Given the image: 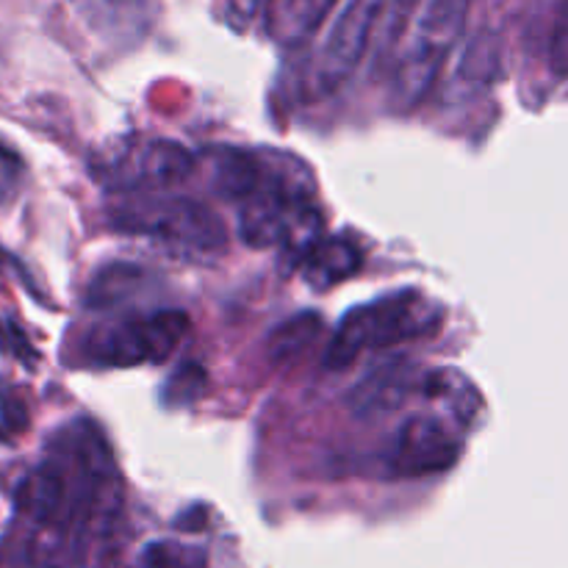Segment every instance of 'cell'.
Returning a JSON list of instances; mask_svg holds the SVG:
<instances>
[{"mask_svg": "<svg viewBox=\"0 0 568 568\" xmlns=\"http://www.w3.org/2000/svg\"><path fill=\"white\" fill-rule=\"evenodd\" d=\"M386 0H349L316 50L305 87L311 98H325L347 83L369 50Z\"/></svg>", "mask_w": 568, "mask_h": 568, "instance_id": "6", "label": "cell"}, {"mask_svg": "<svg viewBox=\"0 0 568 568\" xmlns=\"http://www.w3.org/2000/svg\"><path fill=\"white\" fill-rule=\"evenodd\" d=\"M111 227L144 236L181 255H216L225 250V225L205 203L175 194H125L109 211Z\"/></svg>", "mask_w": 568, "mask_h": 568, "instance_id": "3", "label": "cell"}, {"mask_svg": "<svg viewBox=\"0 0 568 568\" xmlns=\"http://www.w3.org/2000/svg\"><path fill=\"white\" fill-rule=\"evenodd\" d=\"M283 164L286 161L277 164L270 155H258L239 148H214L209 153V172L214 189L222 197L242 200V203H247L250 197L261 192H272V189L305 192L297 178L288 175Z\"/></svg>", "mask_w": 568, "mask_h": 568, "instance_id": "8", "label": "cell"}, {"mask_svg": "<svg viewBox=\"0 0 568 568\" xmlns=\"http://www.w3.org/2000/svg\"><path fill=\"white\" fill-rule=\"evenodd\" d=\"M189 316L181 311H155L144 316H120L100 322L83 338V353L98 366L161 364L186 338Z\"/></svg>", "mask_w": 568, "mask_h": 568, "instance_id": "5", "label": "cell"}, {"mask_svg": "<svg viewBox=\"0 0 568 568\" xmlns=\"http://www.w3.org/2000/svg\"><path fill=\"white\" fill-rule=\"evenodd\" d=\"M148 288V272L133 264H109L89 283L87 303L92 308H116Z\"/></svg>", "mask_w": 568, "mask_h": 568, "instance_id": "15", "label": "cell"}, {"mask_svg": "<svg viewBox=\"0 0 568 568\" xmlns=\"http://www.w3.org/2000/svg\"><path fill=\"white\" fill-rule=\"evenodd\" d=\"M338 0H264V28L281 48L305 44L331 17Z\"/></svg>", "mask_w": 568, "mask_h": 568, "instance_id": "10", "label": "cell"}, {"mask_svg": "<svg viewBox=\"0 0 568 568\" xmlns=\"http://www.w3.org/2000/svg\"><path fill=\"white\" fill-rule=\"evenodd\" d=\"M78 20L98 39L131 44L150 28V0H67Z\"/></svg>", "mask_w": 568, "mask_h": 568, "instance_id": "9", "label": "cell"}, {"mask_svg": "<svg viewBox=\"0 0 568 568\" xmlns=\"http://www.w3.org/2000/svg\"><path fill=\"white\" fill-rule=\"evenodd\" d=\"M136 568H205V558L197 549L172 541H155L142 549Z\"/></svg>", "mask_w": 568, "mask_h": 568, "instance_id": "16", "label": "cell"}, {"mask_svg": "<svg viewBox=\"0 0 568 568\" xmlns=\"http://www.w3.org/2000/svg\"><path fill=\"white\" fill-rule=\"evenodd\" d=\"M549 64L560 78H568V0H560L549 37Z\"/></svg>", "mask_w": 568, "mask_h": 568, "instance_id": "17", "label": "cell"}, {"mask_svg": "<svg viewBox=\"0 0 568 568\" xmlns=\"http://www.w3.org/2000/svg\"><path fill=\"white\" fill-rule=\"evenodd\" d=\"M460 438L438 416H410L399 425L388 449V469L397 477H427L453 469Z\"/></svg>", "mask_w": 568, "mask_h": 568, "instance_id": "7", "label": "cell"}, {"mask_svg": "<svg viewBox=\"0 0 568 568\" xmlns=\"http://www.w3.org/2000/svg\"><path fill=\"white\" fill-rule=\"evenodd\" d=\"M364 264V253L353 239L342 236H322L308 253L300 258L303 266V277L314 288L336 286V283L347 281Z\"/></svg>", "mask_w": 568, "mask_h": 568, "instance_id": "12", "label": "cell"}, {"mask_svg": "<svg viewBox=\"0 0 568 568\" xmlns=\"http://www.w3.org/2000/svg\"><path fill=\"white\" fill-rule=\"evenodd\" d=\"M22 181V161L0 144V205L9 203Z\"/></svg>", "mask_w": 568, "mask_h": 568, "instance_id": "18", "label": "cell"}, {"mask_svg": "<svg viewBox=\"0 0 568 568\" xmlns=\"http://www.w3.org/2000/svg\"><path fill=\"white\" fill-rule=\"evenodd\" d=\"M444 308L436 300L425 297L416 288L386 294V297L349 311L338 322L325 353L327 369H347L366 349L394 347V344L416 342L438 331Z\"/></svg>", "mask_w": 568, "mask_h": 568, "instance_id": "2", "label": "cell"}, {"mask_svg": "<svg viewBox=\"0 0 568 568\" xmlns=\"http://www.w3.org/2000/svg\"><path fill=\"white\" fill-rule=\"evenodd\" d=\"M466 11L469 0H397V20L388 28L394 109H416L433 92L444 61L464 37Z\"/></svg>", "mask_w": 568, "mask_h": 568, "instance_id": "1", "label": "cell"}, {"mask_svg": "<svg viewBox=\"0 0 568 568\" xmlns=\"http://www.w3.org/2000/svg\"><path fill=\"white\" fill-rule=\"evenodd\" d=\"M26 349L31 347L22 342V336H17L14 327H9L3 320H0V353H14L20 355V358H26Z\"/></svg>", "mask_w": 568, "mask_h": 568, "instance_id": "19", "label": "cell"}, {"mask_svg": "<svg viewBox=\"0 0 568 568\" xmlns=\"http://www.w3.org/2000/svg\"><path fill=\"white\" fill-rule=\"evenodd\" d=\"M422 394L438 408L447 410L455 425L466 427L477 419L483 408V397L475 383L458 369H433L422 381Z\"/></svg>", "mask_w": 568, "mask_h": 568, "instance_id": "13", "label": "cell"}, {"mask_svg": "<svg viewBox=\"0 0 568 568\" xmlns=\"http://www.w3.org/2000/svg\"><path fill=\"white\" fill-rule=\"evenodd\" d=\"M94 178L114 194L164 192L186 181L194 159L172 139H120L92 161Z\"/></svg>", "mask_w": 568, "mask_h": 568, "instance_id": "4", "label": "cell"}, {"mask_svg": "<svg viewBox=\"0 0 568 568\" xmlns=\"http://www.w3.org/2000/svg\"><path fill=\"white\" fill-rule=\"evenodd\" d=\"M322 331H325V320L320 314H303L288 316L286 322L275 327L266 338V358L275 366H288L294 361L303 358L308 349H314V344L320 342Z\"/></svg>", "mask_w": 568, "mask_h": 568, "instance_id": "14", "label": "cell"}, {"mask_svg": "<svg viewBox=\"0 0 568 568\" xmlns=\"http://www.w3.org/2000/svg\"><path fill=\"white\" fill-rule=\"evenodd\" d=\"M414 392V375L405 364H388L372 372L349 392V408L366 419V416H383L405 405L408 394Z\"/></svg>", "mask_w": 568, "mask_h": 568, "instance_id": "11", "label": "cell"}]
</instances>
